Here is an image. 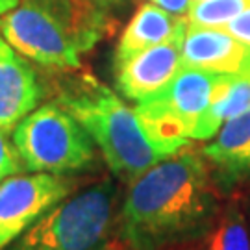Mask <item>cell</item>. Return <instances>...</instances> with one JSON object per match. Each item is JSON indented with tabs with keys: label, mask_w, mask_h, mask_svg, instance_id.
Segmentation results:
<instances>
[{
	"label": "cell",
	"mask_w": 250,
	"mask_h": 250,
	"mask_svg": "<svg viewBox=\"0 0 250 250\" xmlns=\"http://www.w3.org/2000/svg\"><path fill=\"white\" fill-rule=\"evenodd\" d=\"M217 211L209 163L186 145L130 184L121 235L134 250H161L208 233Z\"/></svg>",
	"instance_id": "cell-1"
},
{
	"label": "cell",
	"mask_w": 250,
	"mask_h": 250,
	"mask_svg": "<svg viewBox=\"0 0 250 250\" xmlns=\"http://www.w3.org/2000/svg\"><path fill=\"white\" fill-rule=\"evenodd\" d=\"M106 24L107 13L91 0H19L0 15V34L9 46L56 69L80 67V54L97 45Z\"/></svg>",
	"instance_id": "cell-2"
},
{
	"label": "cell",
	"mask_w": 250,
	"mask_h": 250,
	"mask_svg": "<svg viewBox=\"0 0 250 250\" xmlns=\"http://www.w3.org/2000/svg\"><path fill=\"white\" fill-rule=\"evenodd\" d=\"M91 135L117 178L132 184L158 161L169 158L146 135L134 109L97 78L83 74L56 100Z\"/></svg>",
	"instance_id": "cell-3"
},
{
	"label": "cell",
	"mask_w": 250,
	"mask_h": 250,
	"mask_svg": "<svg viewBox=\"0 0 250 250\" xmlns=\"http://www.w3.org/2000/svg\"><path fill=\"white\" fill-rule=\"evenodd\" d=\"M223 74L182 67L156 95L134 107L146 135L169 156L193 139L200 119L211 106Z\"/></svg>",
	"instance_id": "cell-4"
},
{
	"label": "cell",
	"mask_w": 250,
	"mask_h": 250,
	"mask_svg": "<svg viewBox=\"0 0 250 250\" xmlns=\"http://www.w3.org/2000/svg\"><path fill=\"white\" fill-rule=\"evenodd\" d=\"M11 134L22 165L30 172L82 170L95 160L91 135L58 102L28 113Z\"/></svg>",
	"instance_id": "cell-5"
},
{
	"label": "cell",
	"mask_w": 250,
	"mask_h": 250,
	"mask_svg": "<svg viewBox=\"0 0 250 250\" xmlns=\"http://www.w3.org/2000/svg\"><path fill=\"white\" fill-rule=\"evenodd\" d=\"M113 209V184H95L54 206L19 237L11 250H95L104 243Z\"/></svg>",
	"instance_id": "cell-6"
},
{
	"label": "cell",
	"mask_w": 250,
	"mask_h": 250,
	"mask_svg": "<svg viewBox=\"0 0 250 250\" xmlns=\"http://www.w3.org/2000/svg\"><path fill=\"white\" fill-rule=\"evenodd\" d=\"M74 180L56 172L13 174L0 184V250L71 195Z\"/></svg>",
	"instance_id": "cell-7"
},
{
	"label": "cell",
	"mask_w": 250,
	"mask_h": 250,
	"mask_svg": "<svg viewBox=\"0 0 250 250\" xmlns=\"http://www.w3.org/2000/svg\"><path fill=\"white\" fill-rule=\"evenodd\" d=\"M186 34L150 46L115 65V83L128 100L143 102L156 95L182 69V45Z\"/></svg>",
	"instance_id": "cell-8"
},
{
	"label": "cell",
	"mask_w": 250,
	"mask_h": 250,
	"mask_svg": "<svg viewBox=\"0 0 250 250\" xmlns=\"http://www.w3.org/2000/svg\"><path fill=\"white\" fill-rule=\"evenodd\" d=\"M182 67L215 74H250V46L224 28L189 24L182 45Z\"/></svg>",
	"instance_id": "cell-9"
},
{
	"label": "cell",
	"mask_w": 250,
	"mask_h": 250,
	"mask_svg": "<svg viewBox=\"0 0 250 250\" xmlns=\"http://www.w3.org/2000/svg\"><path fill=\"white\" fill-rule=\"evenodd\" d=\"M43 99L32 65L0 39V130L11 134Z\"/></svg>",
	"instance_id": "cell-10"
},
{
	"label": "cell",
	"mask_w": 250,
	"mask_h": 250,
	"mask_svg": "<svg viewBox=\"0 0 250 250\" xmlns=\"http://www.w3.org/2000/svg\"><path fill=\"white\" fill-rule=\"evenodd\" d=\"M209 169L224 186H233L250 176V107L226 121L215 139L202 148Z\"/></svg>",
	"instance_id": "cell-11"
},
{
	"label": "cell",
	"mask_w": 250,
	"mask_h": 250,
	"mask_svg": "<svg viewBox=\"0 0 250 250\" xmlns=\"http://www.w3.org/2000/svg\"><path fill=\"white\" fill-rule=\"evenodd\" d=\"M189 26L188 17L172 15L156 4H143L125 28L115 50V65L143 52L150 46L165 43L172 37L186 34Z\"/></svg>",
	"instance_id": "cell-12"
},
{
	"label": "cell",
	"mask_w": 250,
	"mask_h": 250,
	"mask_svg": "<svg viewBox=\"0 0 250 250\" xmlns=\"http://www.w3.org/2000/svg\"><path fill=\"white\" fill-rule=\"evenodd\" d=\"M250 107V74H223L211 106L200 119L193 139H211L221 126Z\"/></svg>",
	"instance_id": "cell-13"
},
{
	"label": "cell",
	"mask_w": 250,
	"mask_h": 250,
	"mask_svg": "<svg viewBox=\"0 0 250 250\" xmlns=\"http://www.w3.org/2000/svg\"><path fill=\"white\" fill-rule=\"evenodd\" d=\"M202 250H250V232L239 206L230 204L211 224Z\"/></svg>",
	"instance_id": "cell-14"
},
{
	"label": "cell",
	"mask_w": 250,
	"mask_h": 250,
	"mask_svg": "<svg viewBox=\"0 0 250 250\" xmlns=\"http://www.w3.org/2000/svg\"><path fill=\"white\" fill-rule=\"evenodd\" d=\"M250 8V0H202L193 2L188 21L193 26L226 28V24Z\"/></svg>",
	"instance_id": "cell-15"
},
{
	"label": "cell",
	"mask_w": 250,
	"mask_h": 250,
	"mask_svg": "<svg viewBox=\"0 0 250 250\" xmlns=\"http://www.w3.org/2000/svg\"><path fill=\"white\" fill-rule=\"evenodd\" d=\"M22 169L24 165H22V160L19 156L15 145L9 143L8 134L0 130V184L9 176L19 174Z\"/></svg>",
	"instance_id": "cell-16"
},
{
	"label": "cell",
	"mask_w": 250,
	"mask_h": 250,
	"mask_svg": "<svg viewBox=\"0 0 250 250\" xmlns=\"http://www.w3.org/2000/svg\"><path fill=\"white\" fill-rule=\"evenodd\" d=\"M224 30H228L235 39H239L241 43L250 46V8L245 9L241 15L232 19Z\"/></svg>",
	"instance_id": "cell-17"
},
{
	"label": "cell",
	"mask_w": 250,
	"mask_h": 250,
	"mask_svg": "<svg viewBox=\"0 0 250 250\" xmlns=\"http://www.w3.org/2000/svg\"><path fill=\"white\" fill-rule=\"evenodd\" d=\"M150 2L172 15H180V17H188V11L193 4V0H150Z\"/></svg>",
	"instance_id": "cell-18"
},
{
	"label": "cell",
	"mask_w": 250,
	"mask_h": 250,
	"mask_svg": "<svg viewBox=\"0 0 250 250\" xmlns=\"http://www.w3.org/2000/svg\"><path fill=\"white\" fill-rule=\"evenodd\" d=\"M95 250H134V249H132V247H128L125 241H119V239H115V241L100 243Z\"/></svg>",
	"instance_id": "cell-19"
},
{
	"label": "cell",
	"mask_w": 250,
	"mask_h": 250,
	"mask_svg": "<svg viewBox=\"0 0 250 250\" xmlns=\"http://www.w3.org/2000/svg\"><path fill=\"white\" fill-rule=\"evenodd\" d=\"M91 2H93L95 6H99V8L102 9L104 13H107L109 9H111V8H115L117 4H121L123 0H91Z\"/></svg>",
	"instance_id": "cell-20"
},
{
	"label": "cell",
	"mask_w": 250,
	"mask_h": 250,
	"mask_svg": "<svg viewBox=\"0 0 250 250\" xmlns=\"http://www.w3.org/2000/svg\"><path fill=\"white\" fill-rule=\"evenodd\" d=\"M17 4H19V0H0V15L11 11Z\"/></svg>",
	"instance_id": "cell-21"
},
{
	"label": "cell",
	"mask_w": 250,
	"mask_h": 250,
	"mask_svg": "<svg viewBox=\"0 0 250 250\" xmlns=\"http://www.w3.org/2000/svg\"><path fill=\"white\" fill-rule=\"evenodd\" d=\"M193 2H202V0H193Z\"/></svg>",
	"instance_id": "cell-22"
}]
</instances>
